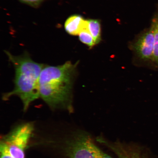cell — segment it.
<instances>
[{
  "instance_id": "6da1fadb",
  "label": "cell",
  "mask_w": 158,
  "mask_h": 158,
  "mask_svg": "<svg viewBox=\"0 0 158 158\" xmlns=\"http://www.w3.org/2000/svg\"><path fill=\"white\" fill-rule=\"evenodd\" d=\"M78 62L44 65L39 79L40 97L52 109L73 111L72 89Z\"/></svg>"
},
{
  "instance_id": "7a4b0ae2",
  "label": "cell",
  "mask_w": 158,
  "mask_h": 158,
  "mask_svg": "<svg viewBox=\"0 0 158 158\" xmlns=\"http://www.w3.org/2000/svg\"><path fill=\"white\" fill-rule=\"evenodd\" d=\"M15 69V88L11 92L3 94V100L17 96L22 102L23 110L26 111L30 105L40 97L39 79L45 65L35 62L28 53L14 56L5 51Z\"/></svg>"
},
{
  "instance_id": "3957f363",
  "label": "cell",
  "mask_w": 158,
  "mask_h": 158,
  "mask_svg": "<svg viewBox=\"0 0 158 158\" xmlns=\"http://www.w3.org/2000/svg\"><path fill=\"white\" fill-rule=\"evenodd\" d=\"M33 130V124L26 123L15 128L1 141L14 158H25V152Z\"/></svg>"
},
{
  "instance_id": "277c9868",
  "label": "cell",
  "mask_w": 158,
  "mask_h": 158,
  "mask_svg": "<svg viewBox=\"0 0 158 158\" xmlns=\"http://www.w3.org/2000/svg\"><path fill=\"white\" fill-rule=\"evenodd\" d=\"M92 139L86 132L75 133L67 144L66 152L68 158H95L90 147Z\"/></svg>"
},
{
  "instance_id": "5b68a950",
  "label": "cell",
  "mask_w": 158,
  "mask_h": 158,
  "mask_svg": "<svg viewBox=\"0 0 158 158\" xmlns=\"http://www.w3.org/2000/svg\"><path fill=\"white\" fill-rule=\"evenodd\" d=\"M154 35L153 27L142 35L134 45L133 48L139 58L144 61L152 60L154 50Z\"/></svg>"
},
{
  "instance_id": "8992f818",
  "label": "cell",
  "mask_w": 158,
  "mask_h": 158,
  "mask_svg": "<svg viewBox=\"0 0 158 158\" xmlns=\"http://www.w3.org/2000/svg\"><path fill=\"white\" fill-rule=\"evenodd\" d=\"M98 141L109 148L118 158H144L141 150L135 146L119 142H110L102 138H98Z\"/></svg>"
},
{
  "instance_id": "52a82bcc",
  "label": "cell",
  "mask_w": 158,
  "mask_h": 158,
  "mask_svg": "<svg viewBox=\"0 0 158 158\" xmlns=\"http://www.w3.org/2000/svg\"><path fill=\"white\" fill-rule=\"evenodd\" d=\"M88 27V21L81 16H71L65 22L64 28L67 32L71 35H78L83 30Z\"/></svg>"
},
{
  "instance_id": "ba28073f",
  "label": "cell",
  "mask_w": 158,
  "mask_h": 158,
  "mask_svg": "<svg viewBox=\"0 0 158 158\" xmlns=\"http://www.w3.org/2000/svg\"><path fill=\"white\" fill-rule=\"evenodd\" d=\"M88 28L93 37L96 44H97L101 40V29L100 21L97 19L88 20Z\"/></svg>"
},
{
  "instance_id": "9c48e42d",
  "label": "cell",
  "mask_w": 158,
  "mask_h": 158,
  "mask_svg": "<svg viewBox=\"0 0 158 158\" xmlns=\"http://www.w3.org/2000/svg\"><path fill=\"white\" fill-rule=\"evenodd\" d=\"M154 35V50L152 61L158 65V17H156L152 20V25Z\"/></svg>"
},
{
  "instance_id": "30bf717a",
  "label": "cell",
  "mask_w": 158,
  "mask_h": 158,
  "mask_svg": "<svg viewBox=\"0 0 158 158\" xmlns=\"http://www.w3.org/2000/svg\"><path fill=\"white\" fill-rule=\"evenodd\" d=\"M78 35L79 40L81 42L87 45L90 48L96 45L93 37L89 31L88 27L83 30Z\"/></svg>"
},
{
  "instance_id": "8fae6325",
  "label": "cell",
  "mask_w": 158,
  "mask_h": 158,
  "mask_svg": "<svg viewBox=\"0 0 158 158\" xmlns=\"http://www.w3.org/2000/svg\"><path fill=\"white\" fill-rule=\"evenodd\" d=\"M90 147L93 152L95 158H112L101 150L94 143L92 139L90 142Z\"/></svg>"
},
{
  "instance_id": "7c38bea8",
  "label": "cell",
  "mask_w": 158,
  "mask_h": 158,
  "mask_svg": "<svg viewBox=\"0 0 158 158\" xmlns=\"http://www.w3.org/2000/svg\"><path fill=\"white\" fill-rule=\"evenodd\" d=\"M0 153L1 158H14L9 152L6 145L2 141L0 145Z\"/></svg>"
},
{
  "instance_id": "4fadbf2b",
  "label": "cell",
  "mask_w": 158,
  "mask_h": 158,
  "mask_svg": "<svg viewBox=\"0 0 158 158\" xmlns=\"http://www.w3.org/2000/svg\"><path fill=\"white\" fill-rule=\"evenodd\" d=\"M21 2L32 7H38L45 0H19Z\"/></svg>"
}]
</instances>
